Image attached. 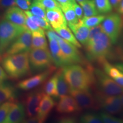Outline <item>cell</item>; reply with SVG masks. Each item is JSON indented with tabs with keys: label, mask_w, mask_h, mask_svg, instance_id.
<instances>
[{
	"label": "cell",
	"mask_w": 123,
	"mask_h": 123,
	"mask_svg": "<svg viewBox=\"0 0 123 123\" xmlns=\"http://www.w3.org/2000/svg\"><path fill=\"white\" fill-rule=\"evenodd\" d=\"M64 78L72 90L88 91L95 81L91 71L81 66L71 64L62 68Z\"/></svg>",
	"instance_id": "6da1fadb"
},
{
	"label": "cell",
	"mask_w": 123,
	"mask_h": 123,
	"mask_svg": "<svg viewBox=\"0 0 123 123\" xmlns=\"http://www.w3.org/2000/svg\"><path fill=\"white\" fill-rule=\"evenodd\" d=\"M4 70L11 79H18L30 73L29 51L7 56L1 61Z\"/></svg>",
	"instance_id": "7a4b0ae2"
},
{
	"label": "cell",
	"mask_w": 123,
	"mask_h": 123,
	"mask_svg": "<svg viewBox=\"0 0 123 123\" xmlns=\"http://www.w3.org/2000/svg\"><path fill=\"white\" fill-rule=\"evenodd\" d=\"M111 41L103 31L100 32L86 44L87 57L91 61L101 62L105 59L111 49Z\"/></svg>",
	"instance_id": "3957f363"
},
{
	"label": "cell",
	"mask_w": 123,
	"mask_h": 123,
	"mask_svg": "<svg viewBox=\"0 0 123 123\" xmlns=\"http://www.w3.org/2000/svg\"><path fill=\"white\" fill-rule=\"evenodd\" d=\"M27 28L4 19L0 22V58L12 43Z\"/></svg>",
	"instance_id": "277c9868"
},
{
	"label": "cell",
	"mask_w": 123,
	"mask_h": 123,
	"mask_svg": "<svg viewBox=\"0 0 123 123\" xmlns=\"http://www.w3.org/2000/svg\"><path fill=\"white\" fill-rule=\"evenodd\" d=\"M29 62L31 68L40 71L53 67V58L49 49H32L29 51Z\"/></svg>",
	"instance_id": "5b68a950"
},
{
	"label": "cell",
	"mask_w": 123,
	"mask_h": 123,
	"mask_svg": "<svg viewBox=\"0 0 123 123\" xmlns=\"http://www.w3.org/2000/svg\"><path fill=\"white\" fill-rule=\"evenodd\" d=\"M31 32L26 28L3 54L0 58V62L9 55L30 51L31 46Z\"/></svg>",
	"instance_id": "8992f818"
},
{
	"label": "cell",
	"mask_w": 123,
	"mask_h": 123,
	"mask_svg": "<svg viewBox=\"0 0 123 123\" xmlns=\"http://www.w3.org/2000/svg\"><path fill=\"white\" fill-rule=\"evenodd\" d=\"M101 25L103 31L108 37L112 43H116L122 28V20L118 14H112L106 17Z\"/></svg>",
	"instance_id": "52a82bcc"
},
{
	"label": "cell",
	"mask_w": 123,
	"mask_h": 123,
	"mask_svg": "<svg viewBox=\"0 0 123 123\" xmlns=\"http://www.w3.org/2000/svg\"><path fill=\"white\" fill-rule=\"evenodd\" d=\"M103 92L108 96H119L123 93V87L112 78L99 70H95Z\"/></svg>",
	"instance_id": "ba28073f"
},
{
	"label": "cell",
	"mask_w": 123,
	"mask_h": 123,
	"mask_svg": "<svg viewBox=\"0 0 123 123\" xmlns=\"http://www.w3.org/2000/svg\"><path fill=\"white\" fill-rule=\"evenodd\" d=\"M99 99L101 107L110 114H117L123 110L120 96H108L103 93L100 95Z\"/></svg>",
	"instance_id": "9c48e42d"
},
{
	"label": "cell",
	"mask_w": 123,
	"mask_h": 123,
	"mask_svg": "<svg viewBox=\"0 0 123 123\" xmlns=\"http://www.w3.org/2000/svg\"><path fill=\"white\" fill-rule=\"evenodd\" d=\"M58 42L68 65L81 63L82 58L77 49L78 47L63 38L59 39Z\"/></svg>",
	"instance_id": "30bf717a"
},
{
	"label": "cell",
	"mask_w": 123,
	"mask_h": 123,
	"mask_svg": "<svg viewBox=\"0 0 123 123\" xmlns=\"http://www.w3.org/2000/svg\"><path fill=\"white\" fill-rule=\"evenodd\" d=\"M44 93L41 91H34L27 94L24 99V107L29 118L36 117L40 101Z\"/></svg>",
	"instance_id": "8fae6325"
},
{
	"label": "cell",
	"mask_w": 123,
	"mask_h": 123,
	"mask_svg": "<svg viewBox=\"0 0 123 123\" xmlns=\"http://www.w3.org/2000/svg\"><path fill=\"white\" fill-rule=\"evenodd\" d=\"M70 93L81 108L85 109L98 108L96 100L88 91L70 89Z\"/></svg>",
	"instance_id": "7c38bea8"
},
{
	"label": "cell",
	"mask_w": 123,
	"mask_h": 123,
	"mask_svg": "<svg viewBox=\"0 0 123 123\" xmlns=\"http://www.w3.org/2000/svg\"><path fill=\"white\" fill-rule=\"evenodd\" d=\"M54 70V68L51 67L47 69L46 71L21 81L17 84V87L21 90L25 91L34 88L45 81L47 77L51 74Z\"/></svg>",
	"instance_id": "4fadbf2b"
},
{
	"label": "cell",
	"mask_w": 123,
	"mask_h": 123,
	"mask_svg": "<svg viewBox=\"0 0 123 123\" xmlns=\"http://www.w3.org/2000/svg\"><path fill=\"white\" fill-rule=\"evenodd\" d=\"M55 105V103L53 98L49 95L44 93L40 101L36 116L38 123H43L46 120Z\"/></svg>",
	"instance_id": "5bb4252c"
},
{
	"label": "cell",
	"mask_w": 123,
	"mask_h": 123,
	"mask_svg": "<svg viewBox=\"0 0 123 123\" xmlns=\"http://www.w3.org/2000/svg\"><path fill=\"white\" fill-rule=\"evenodd\" d=\"M81 108L74 98L68 95L61 97L56 105V111L61 113H68L80 111Z\"/></svg>",
	"instance_id": "9a60e30c"
},
{
	"label": "cell",
	"mask_w": 123,
	"mask_h": 123,
	"mask_svg": "<svg viewBox=\"0 0 123 123\" xmlns=\"http://www.w3.org/2000/svg\"><path fill=\"white\" fill-rule=\"evenodd\" d=\"M25 118V109L22 104L14 102L9 111L5 123H18L24 122Z\"/></svg>",
	"instance_id": "2e32d148"
},
{
	"label": "cell",
	"mask_w": 123,
	"mask_h": 123,
	"mask_svg": "<svg viewBox=\"0 0 123 123\" xmlns=\"http://www.w3.org/2000/svg\"><path fill=\"white\" fill-rule=\"evenodd\" d=\"M46 18L54 29L67 25V21L61 8L47 9Z\"/></svg>",
	"instance_id": "e0dca14e"
},
{
	"label": "cell",
	"mask_w": 123,
	"mask_h": 123,
	"mask_svg": "<svg viewBox=\"0 0 123 123\" xmlns=\"http://www.w3.org/2000/svg\"><path fill=\"white\" fill-rule=\"evenodd\" d=\"M5 19L20 26H26V15L19 7L13 6L6 10L4 15Z\"/></svg>",
	"instance_id": "ac0fdd59"
},
{
	"label": "cell",
	"mask_w": 123,
	"mask_h": 123,
	"mask_svg": "<svg viewBox=\"0 0 123 123\" xmlns=\"http://www.w3.org/2000/svg\"><path fill=\"white\" fill-rule=\"evenodd\" d=\"M50 51L53 58V62L56 66L64 67L68 65L65 56L60 48L58 41L54 39H49Z\"/></svg>",
	"instance_id": "d6986e66"
},
{
	"label": "cell",
	"mask_w": 123,
	"mask_h": 123,
	"mask_svg": "<svg viewBox=\"0 0 123 123\" xmlns=\"http://www.w3.org/2000/svg\"><path fill=\"white\" fill-rule=\"evenodd\" d=\"M69 28L71 29L75 38L81 44L86 45L88 41V38L90 32L89 27L86 26L81 23L80 19L77 24L68 25Z\"/></svg>",
	"instance_id": "ffe728a7"
},
{
	"label": "cell",
	"mask_w": 123,
	"mask_h": 123,
	"mask_svg": "<svg viewBox=\"0 0 123 123\" xmlns=\"http://www.w3.org/2000/svg\"><path fill=\"white\" fill-rule=\"evenodd\" d=\"M31 36L32 40L31 49L48 48V44H47L44 30L32 32Z\"/></svg>",
	"instance_id": "44dd1931"
},
{
	"label": "cell",
	"mask_w": 123,
	"mask_h": 123,
	"mask_svg": "<svg viewBox=\"0 0 123 123\" xmlns=\"http://www.w3.org/2000/svg\"><path fill=\"white\" fill-rule=\"evenodd\" d=\"M54 30L64 39L66 40L68 42L74 44L78 48H81V47L80 42L76 39V38H75V35H74L72 31L67 26V25L60 27L59 28L54 29Z\"/></svg>",
	"instance_id": "7402d4cb"
},
{
	"label": "cell",
	"mask_w": 123,
	"mask_h": 123,
	"mask_svg": "<svg viewBox=\"0 0 123 123\" xmlns=\"http://www.w3.org/2000/svg\"><path fill=\"white\" fill-rule=\"evenodd\" d=\"M70 87L64 78L62 69L59 70L57 81V97L61 98L63 96L67 95L70 93Z\"/></svg>",
	"instance_id": "603a6c76"
},
{
	"label": "cell",
	"mask_w": 123,
	"mask_h": 123,
	"mask_svg": "<svg viewBox=\"0 0 123 123\" xmlns=\"http://www.w3.org/2000/svg\"><path fill=\"white\" fill-rule=\"evenodd\" d=\"M15 98V90L12 86L0 84V103L7 101H14Z\"/></svg>",
	"instance_id": "cb8c5ba5"
},
{
	"label": "cell",
	"mask_w": 123,
	"mask_h": 123,
	"mask_svg": "<svg viewBox=\"0 0 123 123\" xmlns=\"http://www.w3.org/2000/svg\"><path fill=\"white\" fill-rule=\"evenodd\" d=\"M59 73V71H58L46 81L44 86V91L46 94L50 96L57 97V81Z\"/></svg>",
	"instance_id": "d4e9b609"
},
{
	"label": "cell",
	"mask_w": 123,
	"mask_h": 123,
	"mask_svg": "<svg viewBox=\"0 0 123 123\" xmlns=\"http://www.w3.org/2000/svg\"><path fill=\"white\" fill-rule=\"evenodd\" d=\"M73 5H68L60 6V7L63 13L64 17L67 21V25L77 24L79 21V19L75 13Z\"/></svg>",
	"instance_id": "484cf974"
},
{
	"label": "cell",
	"mask_w": 123,
	"mask_h": 123,
	"mask_svg": "<svg viewBox=\"0 0 123 123\" xmlns=\"http://www.w3.org/2000/svg\"><path fill=\"white\" fill-rule=\"evenodd\" d=\"M79 4L83 9L84 17L93 16L99 13L96 7L94 0H85Z\"/></svg>",
	"instance_id": "4316f807"
},
{
	"label": "cell",
	"mask_w": 123,
	"mask_h": 123,
	"mask_svg": "<svg viewBox=\"0 0 123 123\" xmlns=\"http://www.w3.org/2000/svg\"><path fill=\"white\" fill-rule=\"evenodd\" d=\"M105 16L103 15H93L91 17H84L80 19L81 23L84 25L86 26L91 28L92 27L100 25L104 19H105Z\"/></svg>",
	"instance_id": "83f0119b"
},
{
	"label": "cell",
	"mask_w": 123,
	"mask_h": 123,
	"mask_svg": "<svg viewBox=\"0 0 123 123\" xmlns=\"http://www.w3.org/2000/svg\"><path fill=\"white\" fill-rule=\"evenodd\" d=\"M29 9L30 10V12L33 15L47 21L46 18V8L39 2L33 0V2L30 5Z\"/></svg>",
	"instance_id": "f1b7e54d"
},
{
	"label": "cell",
	"mask_w": 123,
	"mask_h": 123,
	"mask_svg": "<svg viewBox=\"0 0 123 123\" xmlns=\"http://www.w3.org/2000/svg\"><path fill=\"white\" fill-rule=\"evenodd\" d=\"M96 7L100 13H107L112 9L110 0H94Z\"/></svg>",
	"instance_id": "f546056e"
},
{
	"label": "cell",
	"mask_w": 123,
	"mask_h": 123,
	"mask_svg": "<svg viewBox=\"0 0 123 123\" xmlns=\"http://www.w3.org/2000/svg\"><path fill=\"white\" fill-rule=\"evenodd\" d=\"M25 13L26 15L29 17L38 26H39L40 27H41L43 30H47L51 28L50 24L46 20H44L43 18L38 17L37 16H35V15H33V14L31 13L30 11H29V10H26L25 12Z\"/></svg>",
	"instance_id": "4dcf8cb0"
},
{
	"label": "cell",
	"mask_w": 123,
	"mask_h": 123,
	"mask_svg": "<svg viewBox=\"0 0 123 123\" xmlns=\"http://www.w3.org/2000/svg\"><path fill=\"white\" fill-rule=\"evenodd\" d=\"M14 101H7L0 105V123H4L5 120L8 114L10 108Z\"/></svg>",
	"instance_id": "1f68e13d"
},
{
	"label": "cell",
	"mask_w": 123,
	"mask_h": 123,
	"mask_svg": "<svg viewBox=\"0 0 123 123\" xmlns=\"http://www.w3.org/2000/svg\"><path fill=\"white\" fill-rule=\"evenodd\" d=\"M80 121L83 123H101L102 120L100 116L92 114V113H86L81 116Z\"/></svg>",
	"instance_id": "d6a6232c"
},
{
	"label": "cell",
	"mask_w": 123,
	"mask_h": 123,
	"mask_svg": "<svg viewBox=\"0 0 123 123\" xmlns=\"http://www.w3.org/2000/svg\"><path fill=\"white\" fill-rule=\"evenodd\" d=\"M39 2L47 9L61 8L60 4L56 0H33Z\"/></svg>",
	"instance_id": "836d02e7"
},
{
	"label": "cell",
	"mask_w": 123,
	"mask_h": 123,
	"mask_svg": "<svg viewBox=\"0 0 123 123\" xmlns=\"http://www.w3.org/2000/svg\"><path fill=\"white\" fill-rule=\"evenodd\" d=\"M100 117L102 120L103 123H123V120L112 116L111 114L106 113H101Z\"/></svg>",
	"instance_id": "e575fe53"
},
{
	"label": "cell",
	"mask_w": 123,
	"mask_h": 123,
	"mask_svg": "<svg viewBox=\"0 0 123 123\" xmlns=\"http://www.w3.org/2000/svg\"><path fill=\"white\" fill-rule=\"evenodd\" d=\"M26 26L29 30L31 31V32L37 31H41L43 29L40 27L39 26H38L34 21L32 20L29 17L26 15Z\"/></svg>",
	"instance_id": "d590c367"
},
{
	"label": "cell",
	"mask_w": 123,
	"mask_h": 123,
	"mask_svg": "<svg viewBox=\"0 0 123 123\" xmlns=\"http://www.w3.org/2000/svg\"><path fill=\"white\" fill-rule=\"evenodd\" d=\"M16 5L22 10H29L33 0H15Z\"/></svg>",
	"instance_id": "8d00e7d4"
},
{
	"label": "cell",
	"mask_w": 123,
	"mask_h": 123,
	"mask_svg": "<svg viewBox=\"0 0 123 123\" xmlns=\"http://www.w3.org/2000/svg\"><path fill=\"white\" fill-rule=\"evenodd\" d=\"M102 31H103L102 27H101V25L100 24L96 26L92 27L91 29H90L88 41L92 39V38L96 36L98 33H99L100 32ZM88 41H87V42H88Z\"/></svg>",
	"instance_id": "74e56055"
},
{
	"label": "cell",
	"mask_w": 123,
	"mask_h": 123,
	"mask_svg": "<svg viewBox=\"0 0 123 123\" xmlns=\"http://www.w3.org/2000/svg\"><path fill=\"white\" fill-rule=\"evenodd\" d=\"M15 0H0V7L2 9H8L9 7L15 6Z\"/></svg>",
	"instance_id": "f35d334b"
},
{
	"label": "cell",
	"mask_w": 123,
	"mask_h": 123,
	"mask_svg": "<svg viewBox=\"0 0 123 123\" xmlns=\"http://www.w3.org/2000/svg\"><path fill=\"white\" fill-rule=\"evenodd\" d=\"M73 6L76 16L79 19H81L83 18V9L78 4H77L76 2L73 4Z\"/></svg>",
	"instance_id": "ab89813d"
},
{
	"label": "cell",
	"mask_w": 123,
	"mask_h": 123,
	"mask_svg": "<svg viewBox=\"0 0 123 123\" xmlns=\"http://www.w3.org/2000/svg\"><path fill=\"white\" fill-rule=\"evenodd\" d=\"M76 120L75 117L71 116H63L59 119V122L62 123H73L76 122Z\"/></svg>",
	"instance_id": "60d3db41"
},
{
	"label": "cell",
	"mask_w": 123,
	"mask_h": 123,
	"mask_svg": "<svg viewBox=\"0 0 123 123\" xmlns=\"http://www.w3.org/2000/svg\"><path fill=\"white\" fill-rule=\"evenodd\" d=\"M7 75L5 71L4 68L0 66V84H2L7 79Z\"/></svg>",
	"instance_id": "b9f144b4"
},
{
	"label": "cell",
	"mask_w": 123,
	"mask_h": 123,
	"mask_svg": "<svg viewBox=\"0 0 123 123\" xmlns=\"http://www.w3.org/2000/svg\"><path fill=\"white\" fill-rule=\"evenodd\" d=\"M56 1L60 4V6L73 5L76 2L75 0H56Z\"/></svg>",
	"instance_id": "7bdbcfd3"
},
{
	"label": "cell",
	"mask_w": 123,
	"mask_h": 123,
	"mask_svg": "<svg viewBox=\"0 0 123 123\" xmlns=\"http://www.w3.org/2000/svg\"><path fill=\"white\" fill-rule=\"evenodd\" d=\"M116 82L123 87V73H122L119 76L116 77L113 79Z\"/></svg>",
	"instance_id": "ee69618b"
},
{
	"label": "cell",
	"mask_w": 123,
	"mask_h": 123,
	"mask_svg": "<svg viewBox=\"0 0 123 123\" xmlns=\"http://www.w3.org/2000/svg\"><path fill=\"white\" fill-rule=\"evenodd\" d=\"M121 1V0H110L112 6L116 9H117V7H118V6H119Z\"/></svg>",
	"instance_id": "f6af8a7d"
},
{
	"label": "cell",
	"mask_w": 123,
	"mask_h": 123,
	"mask_svg": "<svg viewBox=\"0 0 123 123\" xmlns=\"http://www.w3.org/2000/svg\"><path fill=\"white\" fill-rule=\"evenodd\" d=\"M117 10L120 14L123 15V0H121L120 2L119 6L117 7Z\"/></svg>",
	"instance_id": "bcb514c9"
},
{
	"label": "cell",
	"mask_w": 123,
	"mask_h": 123,
	"mask_svg": "<svg viewBox=\"0 0 123 123\" xmlns=\"http://www.w3.org/2000/svg\"><path fill=\"white\" fill-rule=\"evenodd\" d=\"M116 67H117L119 70L121 72H122L123 73V63H117L115 65Z\"/></svg>",
	"instance_id": "7dc6e473"
},
{
	"label": "cell",
	"mask_w": 123,
	"mask_h": 123,
	"mask_svg": "<svg viewBox=\"0 0 123 123\" xmlns=\"http://www.w3.org/2000/svg\"><path fill=\"white\" fill-rule=\"evenodd\" d=\"M119 96H120V97L121 101H122V104H123V93H122V94H121L120 95H119Z\"/></svg>",
	"instance_id": "c3c4849f"
},
{
	"label": "cell",
	"mask_w": 123,
	"mask_h": 123,
	"mask_svg": "<svg viewBox=\"0 0 123 123\" xmlns=\"http://www.w3.org/2000/svg\"><path fill=\"white\" fill-rule=\"evenodd\" d=\"M75 1H76L78 2H81V1H85V0H75Z\"/></svg>",
	"instance_id": "681fc988"
},
{
	"label": "cell",
	"mask_w": 123,
	"mask_h": 123,
	"mask_svg": "<svg viewBox=\"0 0 123 123\" xmlns=\"http://www.w3.org/2000/svg\"><path fill=\"white\" fill-rule=\"evenodd\" d=\"M0 105H1V103H0Z\"/></svg>",
	"instance_id": "f907efd6"
}]
</instances>
